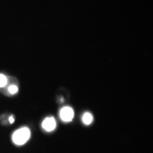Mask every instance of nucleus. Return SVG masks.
I'll return each mask as SVG.
<instances>
[{"instance_id": "f257e3e1", "label": "nucleus", "mask_w": 153, "mask_h": 153, "mask_svg": "<svg viewBox=\"0 0 153 153\" xmlns=\"http://www.w3.org/2000/svg\"><path fill=\"white\" fill-rule=\"evenodd\" d=\"M30 137V130L26 127L17 130L12 135L13 142L17 145H22L29 140Z\"/></svg>"}, {"instance_id": "f03ea898", "label": "nucleus", "mask_w": 153, "mask_h": 153, "mask_svg": "<svg viewBox=\"0 0 153 153\" xmlns=\"http://www.w3.org/2000/svg\"><path fill=\"white\" fill-rule=\"evenodd\" d=\"M60 117L61 120L65 122H70L73 119L74 111L71 107H63L60 111Z\"/></svg>"}, {"instance_id": "7ed1b4c3", "label": "nucleus", "mask_w": 153, "mask_h": 153, "mask_svg": "<svg viewBox=\"0 0 153 153\" xmlns=\"http://www.w3.org/2000/svg\"><path fill=\"white\" fill-rule=\"evenodd\" d=\"M43 128L48 132L53 131L56 127V121L53 117L46 118L42 123Z\"/></svg>"}, {"instance_id": "20e7f679", "label": "nucleus", "mask_w": 153, "mask_h": 153, "mask_svg": "<svg viewBox=\"0 0 153 153\" xmlns=\"http://www.w3.org/2000/svg\"><path fill=\"white\" fill-rule=\"evenodd\" d=\"M93 121V116L90 113H85L82 116V122L85 124V125H89L92 123Z\"/></svg>"}, {"instance_id": "39448f33", "label": "nucleus", "mask_w": 153, "mask_h": 153, "mask_svg": "<svg viewBox=\"0 0 153 153\" xmlns=\"http://www.w3.org/2000/svg\"><path fill=\"white\" fill-rule=\"evenodd\" d=\"M7 82H8V79L7 76L4 74H0V88L4 87L7 85Z\"/></svg>"}, {"instance_id": "423d86ee", "label": "nucleus", "mask_w": 153, "mask_h": 153, "mask_svg": "<svg viewBox=\"0 0 153 153\" xmlns=\"http://www.w3.org/2000/svg\"><path fill=\"white\" fill-rule=\"evenodd\" d=\"M18 91H19V88L16 85H11L8 87V91L10 94H12V95L15 94L18 92Z\"/></svg>"}, {"instance_id": "0eeeda50", "label": "nucleus", "mask_w": 153, "mask_h": 153, "mask_svg": "<svg viewBox=\"0 0 153 153\" xmlns=\"http://www.w3.org/2000/svg\"><path fill=\"white\" fill-rule=\"evenodd\" d=\"M9 122H10L11 123H13L14 122V118L13 117V116H11V117L9 118Z\"/></svg>"}]
</instances>
